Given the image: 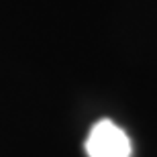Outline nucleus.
I'll return each mask as SVG.
<instances>
[{
  "label": "nucleus",
  "instance_id": "nucleus-1",
  "mask_svg": "<svg viewBox=\"0 0 157 157\" xmlns=\"http://www.w3.org/2000/svg\"><path fill=\"white\" fill-rule=\"evenodd\" d=\"M88 157H131L133 147L128 135L110 118H102L90 128L86 139Z\"/></svg>",
  "mask_w": 157,
  "mask_h": 157
}]
</instances>
